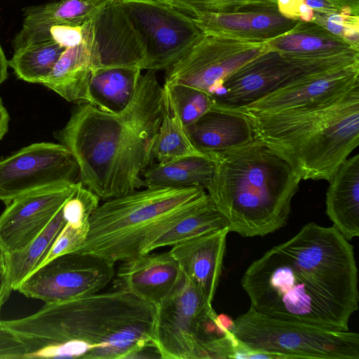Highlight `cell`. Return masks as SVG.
Listing matches in <instances>:
<instances>
[{
	"label": "cell",
	"mask_w": 359,
	"mask_h": 359,
	"mask_svg": "<svg viewBox=\"0 0 359 359\" xmlns=\"http://www.w3.org/2000/svg\"><path fill=\"white\" fill-rule=\"evenodd\" d=\"M9 120L8 111L4 105L1 98H0V140L8 132Z\"/></svg>",
	"instance_id": "obj_40"
},
{
	"label": "cell",
	"mask_w": 359,
	"mask_h": 359,
	"mask_svg": "<svg viewBox=\"0 0 359 359\" xmlns=\"http://www.w3.org/2000/svg\"><path fill=\"white\" fill-rule=\"evenodd\" d=\"M79 168L60 143H34L0 158V201L5 205L25 193L79 182Z\"/></svg>",
	"instance_id": "obj_12"
},
{
	"label": "cell",
	"mask_w": 359,
	"mask_h": 359,
	"mask_svg": "<svg viewBox=\"0 0 359 359\" xmlns=\"http://www.w3.org/2000/svg\"><path fill=\"white\" fill-rule=\"evenodd\" d=\"M326 192V214L348 241L359 236V154L339 168Z\"/></svg>",
	"instance_id": "obj_22"
},
{
	"label": "cell",
	"mask_w": 359,
	"mask_h": 359,
	"mask_svg": "<svg viewBox=\"0 0 359 359\" xmlns=\"http://www.w3.org/2000/svg\"><path fill=\"white\" fill-rule=\"evenodd\" d=\"M269 43L286 60L311 73L359 63V46L313 22L298 20Z\"/></svg>",
	"instance_id": "obj_13"
},
{
	"label": "cell",
	"mask_w": 359,
	"mask_h": 359,
	"mask_svg": "<svg viewBox=\"0 0 359 359\" xmlns=\"http://www.w3.org/2000/svg\"><path fill=\"white\" fill-rule=\"evenodd\" d=\"M26 348L11 332L0 327V359H25Z\"/></svg>",
	"instance_id": "obj_35"
},
{
	"label": "cell",
	"mask_w": 359,
	"mask_h": 359,
	"mask_svg": "<svg viewBox=\"0 0 359 359\" xmlns=\"http://www.w3.org/2000/svg\"><path fill=\"white\" fill-rule=\"evenodd\" d=\"M183 275L170 251L144 253L122 261L114 289L157 306L177 287Z\"/></svg>",
	"instance_id": "obj_17"
},
{
	"label": "cell",
	"mask_w": 359,
	"mask_h": 359,
	"mask_svg": "<svg viewBox=\"0 0 359 359\" xmlns=\"http://www.w3.org/2000/svg\"><path fill=\"white\" fill-rule=\"evenodd\" d=\"M118 1L142 53V70H166L203 34L191 16L158 0Z\"/></svg>",
	"instance_id": "obj_8"
},
{
	"label": "cell",
	"mask_w": 359,
	"mask_h": 359,
	"mask_svg": "<svg viewBox=\"0 0 359 359\" xmlns=\"http://www.w3.org/2000/svg\"><path fill=\"white\" fill-rule=\"evenodd\" d=\"M163 112V86L156 72L147 70L123 111L109 113L79 104L54 135L77 162L79 181L105 201L144 187L142 173L154 162Z\"/></svg>",
	"instance_id": "obj_2"
},
{
	"label": "cell",
	"mask_w": 359,
	"mask_h": 359,
	"mask_svg": "<svg viewBox=\"0 0 359 359\" xmlns=\"http://www.w3.org/2000/svg\"><path fill=\"white\" fill-rule=\"evenodd\" d=\"M115 0H59L27 8L24 21L81 26Z\"/></svg>",
	"instance_id": "obj_27"
},
{
	"label": "cell",
	"mask_w": 359,
	"mask_h": 359,
	"mask_svg": "<svg viewBox=\"0 0 359 359\" xmlns=\"http://www.w3.org/2000/svg\"><path fill=\"white\" fill-rule=\"evenodd\" d=\"M304 2L307 6L311 8L314 12H342L340 9L326 0H304Z\"/></svg>",
	"instance_id": "obj_38"
},
{
	"label": "cell",
	"mask_w": 359,
	"mask_h": 359,
	"mask_svg": "<svg viewBox=\"0 0 359 359\" xmlns=\"http://www.w3.org/2000/svg\"><path fill=\"white\" fill-rule=\"evenodd\" d=\"M152 156L156 163H164L185 157L208 155L194 145L178 116L164 102L163 116L153 146Z\"/></svg>",
	"instance_id": "obj_28"
},
{
	"label": "cell",
	"mask_w": 359,
	"mask_h": 359,
	"mask_svg": "<svg viewBox=\"0 0 359 359\" xmlns=\"http://www.w3.org/2000/svg\"><path fill=\"white\" fill-rule=\"evenodd\" d=\"M65 49L52 43L27 45L14 50L8 65L18 79L29 83H41Z\"/></svg>",
	"instance_id": "obj_29"
},
{
	"label": "cell",
	"mask_w": 359,
	"mask_h": 359,
	"mask_svg": "<svg viewBox=\"0 0 359 359\" xmlns=\"http://www.w3.org/2000/svg\"><path fill=\"white\" fill-rule=\"evenodd\" d=\"M163 94L164 102L178 116L185 128L194 123L215 103L208 93L179 83H164Z\"/></svg>",
	"instance_id": "obj_31"
},
{
	"label": "cell",
	"mask_w": 359,
	"mask_h": 359,
	"mask_svg": "<svg viewBox=\"0 0 359 359\" xmlns=\"http://www.w3.org/2000/svg\"><path fill=\"white\" fill-rule=\"evenodd\" d=\"M299 20L305 22H311L314 11L307 6L305 2L302 4L299 9Z\"/></svg>",
	"instance_id": "obj_41"
},
{
	"label": "cell",
	"mask_w": 359,
	"mask_h": 359,
	"mask_svg": "<svg viewBox=\"0 0 359 359\" xmlns=\"http://www.w3.org/2000/svg\"><path fill=\"white\" fill-rule=\"evenodd\" d=\"M76 183L38 189L5 205L0 215V243L6 254L23 248L46 228L69 197Z\"/></svg>",
	"instance_id": "obj_15"
},
{
	"label": "cell",
	"mask_w": 359,
	"mask_h": 359,
	"mask_svg": "<svg viewBox=\"0 0 359 359\" xmlns=\"http://www.w3.org/2000/svg\"><path fill=\"white\" fill-rule=\"evenodd\" d=\"M186 129L194 145L206 155L242 147L256 138L245 114L216 103Z\"/></svg>",
	"instance_id": "obj_20"
},
{
	"label": "cell",
	"mask_w": 359,
	"mask_h": 359,
	"mask_svg": "<svg viewBox=\"0 0 359 359\" xmlns=\"http://www.w3.org/2000/svg\"><path fill=\"white\" fill-rule=\"evenodd\" d=\"M189 16L201 13H234L245 8L277 6V0H158Z\"/></svg>",
	"instance_id": "obj_32"
},
{
	"label": "cell",
	"mask_w": 359,
	"mask_h": 359,
	"mask_svg": "<svg viewBox=\"0 0 359 359\" xmlns=\"http://www.w3.org/2000/svg\"><path fill=\"white\" fill-rule=\"evenodd\" d=\"M114 264L78 252L60 255L32 271L16 290L45 304L91 295L114 279Z\"/></svg>",
	"instance_id": "obj_11"
},
{
	"label": "cell",
	"mask_w": 359,
	"mask_h": 359,
	"mask_svg": "<svg viewBox=\"0 0 359 359\" xmlns=\"http://www.w3.org/2000/svg\"><path fill=\"white\" fill-rule=\"evenodd\" d=\"M343 13L353 15L359 14V0H326Z\"/></svg>",
	"instance_id": "obj_37"
},
{
	"label": "cell",
	"mask_w": 359,
	"mask_h": 359,
	"mask_svg": "<svg viewBox=\"0 0 359 359\" xmlns=\"http://www.w3.org/2000/svg\"><path fill=\"white\" fill-rule=\"evenodd\" d=\"M332 34L359 46V15L342 12H314L312 21Z\"/></svg>",
	"instance_id": "obj_34"
},
{
	"label": "cell",
	"mask_w": 359,
	"mask_h": 359,
	"mask_svg": "<svg viewBox=\"0 0 359 359\" xmlns=\"http://www.w3.org/2000/svg\"><path fill=\"white\" fill-rule=\"evenodd\" d=\"M271 50L269 41H246L203 33L166 69L165 83L188 86L212 95L234 72Z\"/></svg>",
	"instance_id": "obj_10"
},
{
	"label": "cell",
	"mask_w": 359,
	"mask_h": 359,
	"mask_svg": "<svg viewBox=\"0 0 359 359\" xmlns=\"http://www.w3.org/2000/svg\"><path fill=\"white\" fill-rule=\"evenodd\" d=\"M135 67H103L94 70L89 86L92 105L109 113L123 111L132 101L142 76Z\"/></svg>",
	"instance_id": "obj_24"
},
{
	"label": "cell",
	"mask_w": 359,
	"mask_h": 359,
	"mask_svg": "<svg viewBox=\"0 0 359 359\" xmlns=\"http://www.w3.org/2000/svg\"><path fill=\"white\" fill-rule=\"evenodd\" d=\"M214 171L215 162L209 156H189L164 163L153 162L142 173L144 187L205 189Z\"/></svg>",
	"instance_id": "obj_25"
},
{
	"label": "cell",
	"mask_w": 359,
	"mask_h": 359,
	"mask_svg": "<svg viewBox=\"0 0 359 359\" xmlns=\"http://www.w3.org/2000/svg\"><path fill=\"white\" fill-rule=\"evenodd\" d=\"M155 316L154 304L114 289L45 304L30 316L1 320L0 327L23 343L25 359H125L154 348Z\"/></svg>",
	"instance_id": "obj_3"
},
{
	"label": "cell",
	"mask_w": 359,
	"mask_h": 359,
	"mask_svg": "<svg viewBox=\"0 0 359 359\" xmlns=\"http://www.w3.org/2000/svg\"><path fill=\"white\" fill-rule=\"evenodd\" d=\"M228 226L174 245L169 250L184 278L212 302L222 271Z\"/></svg>",
	"instance_id": "obj_19"
},
{
	"label": "cell",
	"mask_w": 359,
	"mask_h": 359,
	"mask_svg": "<svg viewBox=\"0 0 359 359\" xmlns=\"http://www.w3.org/2000/svg\"><path fill=\"white\" fill-rule=\"evenodd\" d=\"M89 229L90 224L65 222L47 255L36 269L58 256L79 251L88 238Z\"/></svg>",
	"instance_id": "obj_33"
},
{
	"label": "cell",
	"mask_w": 359,
	"mask_h": 359,
	"mask_svg": "<svg viewBox=\"0 0 359 359\" xmlns=\"http://www.w3.org/2000/svg\"><path fill=\"white\" fill-rule=\"evenodd\" d=\"M198 288L182 276L156 306L152 342L163 359H199L205 325L215 313Z\"/></svg>",
	"instance_id": "obj_9"
},
{
	"label": "cell",
	"mask_w": 359,
	"mask_h": 359,
	"mask_svg": "<svg viewBox=\"0 0 359 359\" xmlns=\"http://www.w3.org/2000/svg\"><path fill=\"white\" fill-rule=\"evenodd\" d=\"M12 291L13 290L7 283L5 271L0 270V313L2 306L8 299ZM1 321L0 317V322Z\"/></svg>",
	"instance_id": "obj_39"
},
{
	"label": "cell",
	"mask_w": 359,
	"mask_h": 359,
	"mask_svg": "<svg viewBox=\"0 0 359 359\" xmlns=\"http://www.w3.org/2000/svg\"><path fill=\"white\" fill-rule=\"evenodd\" d=\"M208 198L201 187H145L105 200L91 215L77 252L114 264L135 257L157 231Z\"/></svg>",
	"instance_id": "obj_6"
},
{
	"label": "cell",
	"mask_w": 359,
	"mask_h": 359,
	"mask_svg": "<svg viewBox=\"0 0 359 359\" xmlns=\"http://www.w3.org/2000/svg\"><path fill=\"white\" fill-rule=\"evenodd\" d=\"M97 68L90 39L83 25V40L62 52L41 84L69 102L91 104L89 86Z\"/></svg>",
	"instance_id": "obj_21"
},
{
	"label": "cell",
	"mask_w": 359,
	"mask_h": 359,
	"mask_svg": "<svg viewBox=\"0 0 359 359\" xmlns=\"http://www.w3.org/2000/svg\"><path fill=\"white\" fill-rule=\"evenodd\" d=\"M226 226V219L208 198L157 231L143 244L139 255L151 252L161 247L172 246Z\"/></svg>",
	"instance_id": "obj_23"
},
{
	"label": "cell",
	"mask_w": 359,
	"mask_h": 359,
	"mask_svg": "<svg viewBox=\"0 0 359 359\" xmlns=\"http://www.w3.org/2000/svg\"><path fill=\"white\" fill-rule=\"evenodd\" d=\"M205 34L241 41H271L291 29L298 20L283 16L277 6L245 8L234 13H201L191 16Z\"/></svg>",
	"instance_id": "obj_18"
},
{
	"label": "cell",
	"mask_w": 359,
	"mask_h": 359,
	"mask_svg": "<svg viewBox=\"0 0 359 359\" xmlns=\"http://www.w3.org/2000/svg\"><path fill=\"white\" fill-rule=\"evenodd\" d=\"M304 0H277L279 13L284 17L293 20H300L299 9Z\"/></svg>",
	"instance_id": "obj_36"
},
{
	"label": "cell",
	"mask_w": 359,
	"mask_h": 359,
	"mask_svg": "<svg viewBox=\"0 0 359 359\" xmlns=\"http://www.w3.org/2000/svg\"><path fill=\"white\" fill-rule=\"evenodd\" d=\"M83 40V25L24 21L22 29L11 43L15 49L42 43H52L67 48L80 44Z\"/></svg>",
	"instance_id": "obj_30"
},
{
	"label": "cell",
	"mask_w": 359,
	"mask_h": 359,
	"mask_svg": "<svg viewBox=\"0 0 359 359\" xmlns=\"http://www.w3.org/2000/svg\"><path fill=\"white\" fill-rule=\"evenodd\" d=\"M62 208L32 241L20 250L6 254L5 274L7 283L12 290H16L47 255L66 222Z\"/></svg>",
	"instance_id": "obj_26"
},
{
	"label": "cell",
	"mask_w": 359,
	"mask_h": 359,
	"mask_svg": "<svg viewBox=\"0 0 359 359\" xmlns=\"http://www.w3.org/2000/svg\"><path fill=\"white\" fill-rule=\"evenodd\" d=\"M243 113L256 137L283 157L304 180L330 182L359 144V84L309 107Z\"/></svg>",
	"instance_id": "obj_5"
},
{
	"label": "cell",
	"mask_w": 359,
	"mask_h": 359,
	"mask_svg": "<svg viewBox=\"0 0 359 359\" xmlns=\"http://www.w3.org/2000/svg\"><path fill=\"white\" fill-rule=\"evenodd\" d=\"M353 245L333 226L314 222L273 246L245 270L241 284L262 314L339 330L358 309Z\"/></svg>",
	"instance_id": "obj_1"
},
{
	"label": "cell",
	"mask_w": 359,
	"mask_h": 359,
	"mask_svg": "<svg viewBox=\"0 0 359 359\" xmlns=\"http://www.w3.org/2000/svg\"><path fill=\"white\" fill-rule=\"evenodd\" d=\"M309 73L272 49L228 76L211 97L217 104L237 109Z\"/></svg>",
	"instance_id": "obj_14"
},
{
	"label": "cell",
	"mask_w": 359,
	"mask_h": 359,
	"mask_svg": "<svg viewBox=\"0 0 359 359\" xmlns=\"http://www.w3.org/2000/svg\"><path fill=\"white\" fill-rule=\"evenodd\" d=\"M359 84V63L309 73L236 109L273 113L309 107L341 95Z\"/></svg>",
	"instance_id": "obj_16"
},
{
	"label": "cell",
	"mask_w": 359,
	"mask_h": 359,
	"mask_svg": "<svg viewBox=\"0 0 359 359\" xmlns=\"http://www.w3.org/2000/svg\"><path fill=\"white\" fill-rule=\"evenodd\" d=\"M6 252L0 243V270L5 271Z\"/></svg>",
	"instance_id": "obj_43"
},
{
	"label": "cell",
	"mask_w": 359,
	"mask_h": 359,
	"mask_svg": "<svg viewBox=\"0 0 359 359\" xmlns=\"http://www.w3.org/2000/svg\"><path fill=\"white\" fill-rule=\"evenodd\" d=\"M208 155L215 171L205 189L229 232L262 237L287 224L302 179L283 157L257 137Z\"/></svg>",
	"instance_id": "obj_4"
},
{
	"label": "cell",
	"mask_w": 359,
	"mask_h": 359,
	"mask_svg": "<svg viewBox=\"0 0 359 359\" xmlns=\"http://www.w3.org/2000/svg\"><path fill=\"white\" fill-rule=\"evenodd\" d=\"M8 60L0 45V86L8 77Z\"/></svg>",
	"instance_id": "obj_42"
},
{
	"label": "cell",
	"mask_w": 359,
	"mask_h": 359,
	"mask_svg": "<svg viewBox=\"0 0 359 359\" xmlns=\"http://www.w3.org/2000/svg\"><path fill=\"white\" fill-rule=\"evenodd\" d=\"M232 332L250 348L273 359H359V335L277 318L250 307L233 320Z\"/></svg>",
	"instance_id": "obj_7"
}]
</instances>
